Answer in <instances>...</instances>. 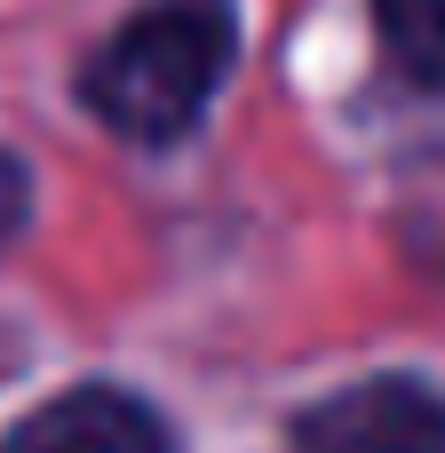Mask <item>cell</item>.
<instances>
[{
	"label": "cell",
	"mask_w": 445,
	"mask_h": 453,
	"mask_svg": "<svg viewBox=\"0 0 445 453\" xmlns=\"http://www.w3.org/2000/svg\"><path fill=\"white\" fill-rule=\"evenodd\" d=\"M231 48H239L231 0H159L143 16H127L88 56L80 96H88V111L111 135H127V143H175V135H191V119L223 88Z\"/></svg>",
	"instance_id": "1"
},
{
	"label": "cell",
	"mask_w": 445,
	"mask_h": 453,
	"mask_svg": "<svg viewBox=\"0 0 445 453\" xmlns=\"http://www.w3.org/2000/svg\"><path fill=\"white\" fill-rule=\"evenodd\" d=\"M287 453H445V390L414 374H366L303 406Z\"/></svg>",
	"instance_id": "2"
},
{
	"label": "cell",
	"mask_w": 445,
	"mask_h": 453,
	"mask_svg": "<svg viewBox=\"0 0 445 453\" xmlns=\"http://www.w3.org/2000/svg\"><path fill=\"white\" fill-rule=\"evenodd\" d=\"M0 453H175V438L143 398L88 382V390H64V398L32 406L0 438Z\"/></svg>",
	"instance_id": "3"
},
{
	"label": "cell",
	"mask_w": 445,
	"mask_h": 453,
	"mask_svg": "<svg viewBox=\"0 0 445 453\" xmlns=\"http://www.w3.org/2000/svg\"><path fill=\"white\" fill-rule=\"evenodd\" d=\"M374 24L406 80L445 88V0H374Z\"/></svg>",
	"instance_id": "4"
},
{
	"label": "cell",
	"mask_w": 445,
	"mask_h": 453,
	"mask_svg": "<svg viewBox=\"0 0 445 453\" xmlns=\"http://www.w3.org/2000/svg\"><path fill=\"white\" fill-rule=\"evenodd\" d=\"M24 215H32V183H24V167H16V151H0V247L24 231Z\"/></svg>",
	"instance_id": "5"
},
{
	"label": "cell",
	"mask_w": 445,
	"mask_h": 453,
	"mask_svg": "<svg viewBox=\"0 0 445 453\" xmlns=\"http://www.w3.org/2000/svg\"><path fill=\"white\" fill-rule=\"evenodd\" d=\"M430 263H438V271H445V239H438V247H430Z\"/></svg>",
	"instance_id": "6"
}]
</instances>
